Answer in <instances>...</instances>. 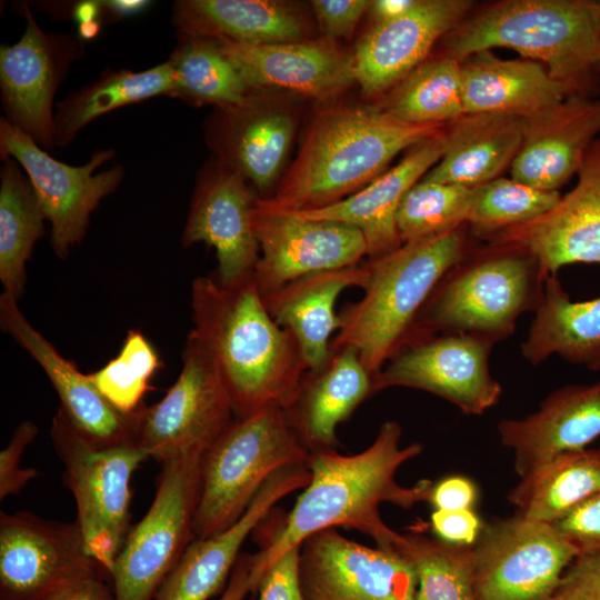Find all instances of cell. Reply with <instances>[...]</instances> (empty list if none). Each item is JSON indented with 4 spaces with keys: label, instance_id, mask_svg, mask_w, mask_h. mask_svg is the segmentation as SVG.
<instances>
[{
    "label": "cell",
    "instance_id": "6da1fadb",
    "mask_svg": "<svg viewBox=\"0 0 600 600\" xmlns=\"http://www.w3.org/2000/svg\"><path fill=\"white\" fill-rule=\"evenodd\" d=\"M401 426L388 420L380 426L373 442L359 453L343 456L334 449L310 453L309 483L278 533L253 554V573L259 583L280 556L326 529H356L372 538L377 547L398 551L404 536L386 524L379 507L389 502L410 509L429 501L433 486L429 479L411 487L397 482L398 469L423 449L418 442L401 447Z\"/></svg>",
    "mask_w": 600,
    "mask_h": 600
},
{
    "label": "cell",
    "instance_id": "7a4b0ae2",
    "mask_svg": "<svg viewBox=\"0 0 600 600\" xmlns=\"http://www.w3.org/2000/svg\"><path fill=\"white\" fill-rule=\"evenodd\" d=\"M191 308L189 336L216 364L236 418L291 406L308 367L293 337L270 316L252 274L229 286L197 278Z\"/></svg>",
    "mask_w": 600,
    "mask_h": 600
},
{
    "label": "cell",
    "instance_id": "3957f363",
    "mask_svg": "<svg viewBox=\"0 0 600 600\" xmlns=\"http://www.w3.org/2000/svg\"><path fill=\"white\" fill-rule=\"evenodd\" d=\"M443 128L403 123L379 107L327 108L312 121L276 194L257 203L287 212L336 203L382 174L398 153Z\"/></svg>",
    "mask_w": 600,
    "mask_h": 600
},
{
    "label": "cell",
    "instance_id": "277c9868",
    "mask_svg": "<svg viewBox=\"0 0 600 600\" xmlns=\"http://www.w3.org/2000/svg\"><path fill=\"white\" fill-rule=\"evenodd\" d=\"M444 40V54L458 61L493 48L512 49L542 64L572 94L594 97L600 1L503 0L464 19Z\"/></svg>",
    "mask_w": 600,
    "mask_h": 600
},
{
    "label": "cell",
    "instance_id": "5b68a950",
    "mask_svg": "<svg viewBox=\"0 0 600 600\" xmlns=\"http://www.w3.org/2000/svg\"><path fill=\"white\" fill-rule=\"evenodd\" d=\"M466 224L402 243L394 251L366 262L363 296L339 313L341 327L331 340L330 350L353 348L376 379L408 341L436 286L469 253Z\"/></svg>",
    "mask_w": 600,
    "mask_h": 600
},
{
    "label": "cell",
    "instance_id": "8992f818",
    "mask_svg": "<svg viewBox=\"0 0 600 600\" xmlns=\"http://www.w3.org/2000/svg\"><path fill=\"white\" fill-rule=\"evenodd\" d=\"M547 277L533 256L516 248L489 242L469 251L436 286L406 344L438 333L504 340L521 314L534 312Z\"/></svg>",
    "mask_w": 600,
    "mask_h": 600
},
{
    "label": "cell",
    "instance_id": "52a82bcc",
    "mask_svg": "<svg viewBox=\"0 0 600 600\" xmlns=\"http://www.w3.org/2000/svg\"><path fill=\"white\" fill-rule=\"evenodd\" d=\"M310 453L281 408L236 418L202 457L194 538L231 527L277 471L308 466Z\"/></svg>",
    "mask_w": 600,
    "mask_h": 600
},
{
    "label": "cell",
    "instance_id": "ba28073f",
    "mask_svg": "<svg viewBox=\"0 0 600 600\" xmlns=\"http://www.w3.org/2000/svg\"><path fill=\"white\" fill-rule=\"evenodd\" d=\"M50 437L76 501L77 524L90 557L110 574L131 529V478L147 454L134 444L98 447L83 438L63 412Z\"/></svg>",
    "mask_w": 600,
    "mask_h": 600
},
{
    "label": "cell",
    "instance_id": "9c48e42d",
    "mask_svg": "<svg viewBox=\"0 0 600 600\" xmlns=\"http://www.w3.org/2000/svg\"><path fill=\"white\" fill-rule=\"evenodd\" d=\"M204 453L162 464L153 501L130 529L110 571L114 600H152L194 539Z\"/></svg>",
    "mask_w": 600,
    "mask_h": 600
},
{
    "label": "cell",
    "instance_id": "30bf717a",
    "mask_svg": "<svg viewBox=\"0 0 600 600\" xmlns=\"http://www.w3.org/2000/svg\"><path fill=\"white\" fill-rule=\"evenodd\" d=\"M233 416L216 364L189 336L176 382L159 402L131 414L133 443L161 463L192 452L204 453L233 422Z\"/></svg>",
    "mask_w": 600,
    "mask_h": 600
},
{
    "label": "cell",
    "instance_id": "8fae6325",
    "mask_svg": "<svg viewBox=\"0 0 600 600\" xmlns=\"http://www.w3.org/2000/svg\"><path fill=\"white\" fill-rule=\"evenodd\" d=\"M472 549L476 600H551L578 558L552 524L519 512L483 523Z\"/></svg>",
    "mask_w": 600,
    "mask_h": 600
},
{
    "label": "cell",
    "instance_id": "7c38bea8",
    "mask_svg": "<svg viewBox=\"0 0 600 600\" xmlns=\"http://www.w3.org/2000/svg\"><path fill=\"white\" fill-rule=\"evenodd\" d=\"M113 157L112 149H100L84 164L71 166L54 159L3 117L0 119V158H12L24 170L51 224V247L61 259H67L71 248L83 239L100 202L120 186L122 166L97 172Z\"/></svg>",
    "mask_w": 600,
    "mask_h": 600
},
{
    "label": "cell",
    "instance_id": "4fadbf2b",
    "mask_svg": "<svg viewBox=\"0 0 600 600\" xmlns=\"http://www.w3.org/2000/svg\"><path fill=\"white\" fill-rule=\"evenodd\" d=\"M26 29L0 48V90L4 119L44 150H52L53 100L71 64L84 56L78 33L42 30L29 4H20Z\"/></svg>",
    "mask_w": 600,
    "mask_h": 600
},
{
    "label": "cell",
    "instance_id": "5bb4252c",
    "mask_svg": "<svg viewBox=\"0 0 600 600\" xmlns=\"http://www.w3.org/2000/svg\"><path fill=\"white\" fill-rule=\"evenodd\" d=\"M493 342L470 334L438 333L404 344L374 379V391L406 387L430 392L464 414L479 416L498 403L501 384L492 377Z\"/></svg>",
    "mask_w": 600,
    "mask_h": 600
},
{
    "label": "cell",
    "instance_id": "9a60e30c",
    "mask_svg": "<svg viewBox=\"0 0 600 600\" xmlns=\"http://www.w3.org/2000/svg\"><path fill=\"white\" fill-rule=\"evenodd\" d=\"M99 569L77 522L1 512L0 588L6 600H44Z\"/></svg>",
    "mask_w": 600,
    "mask_h": 600
},
{
    "label": "cell",
    "instance_id": "2e32d148",
    "mask_svg": "<svg viewBox=\"0 0 600 600\" xmlns=\"http://www.w3.org/2000/svg\"><path fill=\"white\" fill-rule=\"evenodd\" d=\"M299 578L307 600H416L417 578L399 551L358 543L334 529L300 547Z\"/></svg>",
    "mask_w": 600,
    "mask_h": 600
},
{
    "label": "cell",
    "instance_id": "e0dca14e",
    "mask_svg": "<svg viewBox=\"0 0 600 600\" xmlns=\"http://www.w3.org/2000/svg\"><path fill=\"white\" fill-rule=\"evenodd\" d=\"M253 228L261 254L252 277L261 296L316 272L357 266L368 256L366 238L354 227L302 219L257 201Z\"/></svg>",
    "mask_w": 600,
    "mask_h": 600
},
{
    "label": "cell",
    "instance_id": "ac0fdd59",
    "mask_svg": "<svg viewBox=\"0 0 600 600\" xmlns=\"http://www.w3.org/2000/svg\"><path fill=\"white\" fill-rule=\"evenodd\" d=\"M574 187L544 214L487 238L533 256L547 276L564 266L600 263V136L587 150Z\"/></svg>",
    "mask_w": 600,
    "mask_h": 600
},
{
    "label": "cell",
    "instance_id": "d6986e66",
    "mask_svg": "<svg viewBox=\"0 0 600 600\" xmlns=\"http://www.w3.org/2000/svg\"><path fill=\"white\" fill-rule=\"evenodd\" d=\"M256 201L246 179L221 161L197 181L181 241L183 247L203 242L216 250V279L223 286L251 276L259 260Z\"/></svg>",
    "mask_w": 600,
    "mask_h": 600
},
{
    "label": "cell",
    "instance_id": "ffe728a7",
    "mask_svg": "<svg viewBox=\"0 0 600 600\" xmlns=\"http://www.w3.org/2000/svg\"><path fill=\"white\" fill-rule=\"evenodd\" d=\"M469 0H418L406 14L376 22L357 43L356 82L366 96L391 90L424 62L436 42L467 17Z\"/></svg>",
    "mask_w": 600,
    "mask_h": 600
},
{
    "label": "cell",
    "instance_id": "44dd1931",
    "mask_svg": "<svg viewBox=\"0 0 600 600\" xmlns=\"http://www.w3.org/2000/svg\"><path fill=\"white\" fill-rule=\"evenodd\" d=\"M216 41L252 91L283 89L324 101L356 81L352 54L330 40L261 44Z\"/></svg>",
    "mask_w": 600,
    "mask_h": 600
},
{
    "label": "cell",
    "instance_id": "7402d4cb",
    "mask_svg": "<svg viewBox=\"0 0 600 600\" xmlns=\"http://www.w3.org/2000/svg\"><path fill=\"white\" fill-rule=\"evenodd\" d=\"M599 136L600 97L568 96L523 119L511 178L539 190L559 191L577 174Z\"/></svg>",
    "mask_w": 600,
    "mask_h": 600
},
{
    "label": "cell",
    "instance_id": "603a6c76",
    "mask_svg": "<svg viewBox=\"0 0 600 600\" xmlns=\"http://www.w3.org/2000/svg\"><path fill=\"white\" fill-rule=\"evenodd\" d=\"M0 323L43 369L60 399L59 409L83 438L98 447L134 444L132 413L127 416L114 409L89 374L63 358L26 319L18 300L6 292L0 297Z\"/></svg>",
    "mask_w": 600,
    "mask_h": 600
},
{
    "label": "cell",
    "instance_id": "cb8c5ba5",
    "mask_svg": "<svg viewBox=\"0 0 600 600\" xmlns=\"http://www.w3.org/2000/svg\"><path fill=\"white\" fill-rule=\"evenodd\" d=\"M308 466L277 471L258 492L242 517L224 531L194 538L159 588L154 600H208L223 586L248 536L259 527L273 506L289 493L304 489Z\"/></svg>",
    "mask_w": 600,
    "mask_h": 600
},
{
    "label": "cell",
    "instance_id": "d4e9b609",
    "mask_svg": "<svg viewBox=\"0 0 600 600\" xmlns=\"http://www.w3.org/2000/svg\"><path fill=\"white\" fill-rule=\"evenodd\" d=\"M498 432L520 478L561 453L587 448L600 437V380L553 390L527 417L502 419Z\"/></svg>",
    "mask_w": 600,
    "mask_h": 600
},
{
    "label": "cell",
    "instance_id": "484cf974",
    "mask_svg": "<svg viewBox=\"0 0 600 600\" xmlns=\"http://www.w3.org/2000/svg\"><path fill=\"white\" fill-rule=\"evenodd\" d=\"M446 127L410 148L398 164L358 192L327 207L288 213L359 229L366 238L370 259L394 251L402 244L396 224L399 204L406 193L441 159Z\"/></svg>",
    "mask_w": 600,
    "mask_h": 600
},
{
    "label": "cell",
    "instance_id": "4316f807",
    "mask_svg": "<svg viewBox=\"0 0 600 600\" xmlns=\"http://www.w3.org/2000/svg\"><path fill=\"white\" fill-rule=\"evenodd\" d=\"M374 391V377L351 347L331 350L318 370L307 371L284 412L310 452L334 449L337 427Z\"/></svg>",
    "mask_w": 600,
    "mask_h": 600
},
{
    "label": "cell",
    "instance_id": "83f0119b",
    "mask_svg": "<svg viewBox=\"0 0 600 600\" xmlns=\"http://www.w3.org/2000/svg\"><path fill=\"white\" fill-rule=\"evenodd\" d=\"M364 264L316 272L262 296L272 319L296 340L308 371L320 369L331 354V337L341 327L334 307L350 287L363 288Z\"/></svg>",
    "mask_w": 600,
    "mask_h": 600
},
{
    "label": "cell",
    "instance_id": "f1b7e54d",
    "mask_svg": "<svg viewBox=\"0 0 600 600\" xmlns=\"http://www.w3.org/2000/svg\"><path fill=\"white\" fill-rule=\"evenodd\" d=\"M464 113H504L522 119L553 106L570 90L540 63L504 60L480 51L460 61Z\"/></svg>",
    "mask_w": 600,
    "mask_h": 600
},
{
    "label": "cell",
    "instance_id": "f546056e",
    "mask_svg": "<svg viewBox=\"0 0 600 600\" xmlns=\"http://www.w3.org/2000/svg\"><path fill=\"white\" fill-rule=\"evenodd\" d=\"M253 93L240 107L218 109L210 140L221 162L263 192L279 176L296 123L288 111L261 106Z\"/></svg>",
    "mask_w": 600,
    "mask_h": 600
},
{
    "label": "cell",
    "instance_id": "4dcf8cb0",
    "mask_svg": "<svg viewBox=\"0 0 600 600\" xmlns=\"http://www.w3.org/2000/svg\"><path fill=\"white\" fill-rule=\"evenodd\" d=\"M171 22L178 36L252 44L306 40L307 33L301 13L276 0H177Z\"/></svg>",
    "mask_w": 600,
    "mask_h": 600
},
{
    "label": "cell",
    "instance_id": "1f68e13d",
    "mask_svg": "<svg viewBox=\"0 0 600 600\" xmlns=\"http://www.w3.org/2000/svg\"><path fill=\"white\" fill-rule=\"evenodd\" d=\"M523 119L504 113H464L446 127L444 151L422 178L477 188L510 168L522 141Z\"/></svg>",
    "mask_w": 600,
    "mask_h": 600
},
{
    "label": "cell",
    "instance_id": "d6a6232c",
    "mask_svg": "<svg viewBox=\"0 0 600 600\" xmlns=\"http://www.w3.org/2000/svg\"><path fill=\"white\" fill-rule=\"evenodd\" d=\"M521 344L523 358L539 364L552 354L600 370V297L572 301L557 274L544 281L542 298Z\"/></svg>",
    "mask_w": 600,
    "mask_h": 600
},
{
    "label": "cell",
    "instance_id": "836d02e7",
    "mask_svg": "<svg viewBox=\"0 0 600 600\" xmlns=\"http://www.w3.org/2000/svg\"><path fill=\"white\" fill-rule=\"evenodd\" d=\"M600 491V447L561 453L534 469L510 490L517 512L552 524Z\"/></svg>",
    "mask_w": 600,
    "mask_h": 600
},
{
    "label": "cell",
    "instance_id": "e575fe53",
    "mask_svg": "<svg viewBox=\"0 0 600 600\" xmlns=\"http://www.w3.org/2000/svg\"><path fill=\"white\" fill-rule=\"evenodd\" d=\"M172 87L173 73L168 61L139 72L107 70L92 83L57 103L54 147H68L88 123L100 116L156 96H169Z\"/></svg>",
    "mask_w": 600,
    "mask_h": 600
},
{
    "label": "cell",
    "instance_id": "d590c367",
    "mask_svg": "<svg viewBox=\"0 0 600 600\" xmlns=\"http://www.w3.org/2000/svg\"><path fill=\"white\" fill-rule=\"evenodd\" d=\"M0 170V280L17 300L26 284V263L43 236L46 216L34 189L20 164L2 160Z\"/></svg>",
    "mask_w": 600,
    "mask_h": 600
},
{
    "label": "cell",
    "instance_id": "8d00e7d4",
    "mask_svg": "<svg viewBox=\"0 0 600 600\" xmlns=\"http://www.w3.org/2000/svg\"><path fill=\"white\" fill-rule=\"evenodd\" d=\"M167 61L173 73L171 98L228 109L244 104L252 93L214 39L178 36Z\"/></svg>",
    "mask_w": 600,
    "mask_h": 600
},
{
    "label": "cell",
    "instance_id": "74e56055",
    "mask_svg": "<svg viewBox=\"0 0 600 600\" xmlns=\"http://www.w3.org/2000/svg\"><path fill=\"white\" fill-rule=\"evenodd\" d=\"M379 108L408 124L452 123L464 114L460 61L446 54L424 61L391 89Z\"/></svg>",
    "mask_w": 600,
    "mask_h": 600
},
{
    "label": "cell",
    "instance_id": "f35d334b",
    "mask_svg": "<svg viewBox=\"0 0 600 600\" xmlns=\"http://www.w3.org/2000/svg\"><path fill=\"white\" fill-rule=\"evenodd\" d=\"M403 536L398 551L413 567L416 600H476L472 546L453 544L417 532Z\"/></svg>",
    "mask_w": 600,
    "mask_h": 600
},
{
    "label": "cell",
    "instance_id": "ab89813d",
    "mask_svg": "<svg viewBox=\"0 0 600 600\" xmlns=\"http://www.w3.org/2000/svg\"><path fill=\"white\" fill-rule=\"evenodd\" d=\"M474 188L421 179L401 200L396 224L402 243L434 237L467 223Z\"/></svg>",
    "mask_w": 600,
    "mask_h": 600
},
{
    "label": "cell",
    "instance_id": "60d3db41",
    "mask_svg": "<svg viewBox=\"0 0 600 600\" xmlns=\"http://www.w3.org/2000/svg\"><path fill=\"white\" fill-rule=\"evenodd\" d=\"M560 191H544L499 177L474 188L467 224L479 236H490L529 222L552 209Z\"/></svg>",
    "mask_w": 600,
    "mask_h": 600
},
{
    "label": "cell",
    "instance_id": "b9f144b4",
    "mask_svg": "<svg viewBox=\"0 0 600 600\" xmlns=\"http://www.w3.org/2000/svg\"><path fill=\"white\" fill-rule=\"evenodd\" d=\"M159 363L153 346L134 329L128 332L118 356L89 373V378L114 409L128 416L142 407L141 400Z\"/></svg>",
    "mask_w": 600,
    "mask_h": 600
},
{
    "label": "cell",
    "instance_id": "7bdbcfd3",
    "mask_svg": "<svg viewBox=\"0 0 600 600\" xmlns=\"http://www.w3.org/2000/svg\"><path fill=\"white\" fill-rule=\"evenodd\" d=\"M581 556L600 554V491L552 523Z\"/></svg>",
    "mask_w": 600,
    "mask_h": 600
},
{
    "label": "cell",
    "instance_id": "ee69618b",
    "mask_svg": "<svg viewBox=\"0 0 600 600\" xmlns=\"http://www.w3.org/2000/svg\"><path fill=\"white\" fill-rule=\"evenodd\" d=\"M38 428L31 421L21 422L8 446L0 452V499L19 493L39 473L34 468H21V457L37 436Z\"/></svg>",
    "mask_w": 600,
    "mask_h": 600
},
{
    "label": "cell",
    "instance_id": "f6af8a7d",
    "mask_svg": "<svg viewBox=\"0 0 600 600\" xmlns=\"http://www.w3.org/2000/svg\"><path fill=\"white\" fill-rule=\"evenodd\" d=\"M300 547L280 556L264 572L259 587V600H307L300 584Z\"/></svg>",
    "mask_w": 600,
    "mask_h": 600
},
{
    "label": "cell",
    "instance_id": "bcb514c9",
    "mask_svg": "<svg viewBox=\"0 0 600 600\" xmlns=\"http://www.w3.org/2000/svg\"><path fill=\"white\" fill-rule=\"evenodd\" d=\"M369 0H313L311 7L328 39L349 38L370 9Z\"/></svg>",
    "mask_w": 600,
    "mask_h": 600
},
{
    "label": "cell",
    "instance_id": "7dc6e473",
    "mask_svg": "<svg viewBox=\"0 0 600 600\" xmlns=\"http://www.w3.org/2000/svg\"><path fill=\"white\" fill-rule=\"evenodd\" d=\"M551 600H600V554L576 558Z\"/></svg>",
    "mask_w": 600,
    "mask_h": 600
},
{
    "label": "cell",
    "instance_id": "c3c4849f",
    "mask_svg": "<svg viewBox=\"0 0 600 600\" xmlns=\"http://www.w3.org/2000/svg\"><path fill=\"white\" fill-rule=\"evenodd\" d=\"M430 524L438 539L453 544L472 546L481 532L483 522L473 509L433 510Z\"/></svg>",
    "mask_w": 600,
    "mask_h": 600
},
{
    "label": "cell",
    "instance_id": "681fc988",
    "mask_svg": "<svg viewBox=\"0 0 600 600\" xmlns=\"http://www.w3.org/2000/svg\"><path fill=\"white\" fill-rule=\"evenodd\" d=\"M478 499L474 482L464 476H449L433 483L429 502L434 510L472 509Z\"/></svg>",
    "mask_w": 600,
    "mask_h": 600
},
{
    "label": "cell",
    "instance_id": "f907efd6",
    "mask_svg": "<svg viewBox=\"0 0 600 600\" xmlns=\"http://www.w3.org/2000/svg\"><path fill=\"white\" fill-rule=\"evenodd\" d=\"M44 600H114V593L97 572L64 587Z\"/></svg>",
    "mask_w": 600,
    "mask_h": 600
},
{
    "label": "cell",
    "instance_id": "816d5d0a",
    "mask_svg": "<svg viewBox=\"0 0 600 600\" xmlns=\"http://www.w3.org/2000/svg\"><path fill=\"white\" fill-rule=\"evenodd\" d=\"M258 583L253 574V554L242 553L230 574L228 586L219 600H244L256 591Z\"/></svg>",
    "mask_w": 600,
    "mask_h": 600
},
{
    "label": "cell",
    "instance_id": "f5cc1de1",
    "mask_svg": "<svg viewBox=\"0 0 600 600\" xmlns=\"http://www.w3.org/2000/svg\"><path fill=\"white\" fill-rule=\"evenodd\" d=\"M418 0H376L371 2L370 13L374 22L397 19L409 12Z\"/></svg>",
    "mask_w": 600,
    "mask_h": 600
},
{
    "label": "cell",
    "instance_id": "db71d44e",
    "mask_svg": "<svg viewBox=\"0 0 600 600\" xmlns=\"http://www.w3.org/2000/svg\"><path fill=\"white\" fill-rule=\"evenodd\" d=\"M151 2L146 0H107L101 1L103 12L118 20L127 16L137 14Z\"/></svg>",
    "mask_w": 600,
    "mask_h": 600
},
{
    "label": "cell",
    "instance_id": "11a10c76",
    "mask_svg": "<svg viewBox=\"0 0 600 600\" xmlns=\"http://www.w3.org/2000/svg\"><path fill=\"white\" fill-rule=\"evenodd\" d=\"M103 12L101 1L86 0L74 2L72 6V18L78 22H88L98 20V17Z\"/></svg>",
    "mask_w": 600,
    "mask_h": 600
},
{
    "label": "cell",
    "instance_id": "9f6ffc18",
    "mask_svg": "<svg viewBox=\"0 0 600 600\" xmlns=\"http://www.w3.org/2000/svg\"><path fill=\"white\" fill-rule=\"evenodd\" d=\"M101 26H102L101 20H93V21L79 23L78 36L83 41L92 40L100 32Z\"/></svg>",
    "mask_w": 600,
    "mask_h": 600
}]
</instances>
